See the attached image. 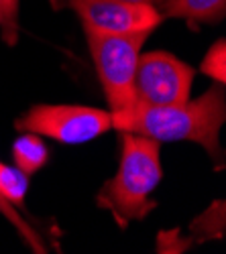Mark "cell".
Wrapping results in <instances>:
<instances>
[{
    "label": "cell",
    "mask_w": 226,
    "mask_h": 254,
    "mask_svg": "<svg viewBox=\"0 0 226 254\" xmlns=\"http://www.w3.org/2000/svg\"><path fill=\"white\" fill-rule=\"evenodd\" d=\"M151 33L129 35H102L86 33L88 47L98 71V79L104 88L110 112H120L135 102L133 79L141 49Z\"/></svg>",
    "instance_id": "cell-3"
},
{
    "label": "cell",
    "mask_w": 226,
    "mask_h": 254,
    "mask_svg": "<svg viewBox=\"0 0 226 254\" xmlns=\"http://www.w3.org/2000/svg\"><path fill=\"white\" fill-rule=\"evenodd\" d=\"M120 165L116 175L98 193V205L108 209L120 226L147 218L155 209L151 199L163 177L159 142L141 134L120 132Z\"/></svg>",
    "instance_id": "cell-2"
},
{
    "label": "cell",
    "mask_w": 226,
    "mask_h": 254,
    "mask_svg": "<svg viewBox=\"0 0 226 254\" xmlns=\"http://www.w3.org/2000/svg\"><path fill=\"white\" fill-rule=\"evenodd\" d=\"M0 33L6 45H14L18 37V0H0Z\"/></svg>",
    "instance_id": "cell-11"
},
{
    "label": "cell",
    "mask_w": 226,
    "mask_h": 254,
    "mask_svg": "<svg viewBox=\"0 0 226 254\" xmlns=\"http://www.w3.org/2000/svg\"><path fill=\"white\" fill-rule=\"evenodd\" d=\"M163 18H186L188 23L216 25L226 16V0H163Z\"/></svg>",
    "instance_id": "cell-7"
},
{
    "label": "cell",
    "mask_w": 226,
    "mask_h": 254,
    "mask_svg": "<svg viewBox=\"0 0 226 254\" xmlns=\"http://www.w3.org/2000/svg\"><path fill=\"white\" fill-rule=\"evenodd\" d=\"M18 132L49 136L64 144H81L94 140L112 128V114L90 106L39 104L16 118Z\"/></svg>",
    "instance_id": "cell-4"
},
{
    "label": "cell",
    "mask_w": 226,
    "mask_h": 254,
    "mask_svg": "<svg viewBox=\"0 0 226 254\" xmlns=\"http://www.w3.org/2000/svg\"><path fill=\"white\" fill-rule=\"evenodd\" d=\"M196 69L165 51L141 53L135 69V104L169 106L190 100Z\"/></svg>",
    "instance_id": "cell-5"
},
{
    "label": "cell",
    "mask_w": 226,
    "mask_h": 254,
    "mask_svg": "<svg viewBox=\"0 0 226 254\" xmlns=\"http://www.w3.org/2000/svg\"><path fill=\"white\" fill-rule=\"evenodd\" d=\"M12 159L18 171H23L27 177H31L47 163V146L43 144L41 136L25 132L12 144Z\"/></svg>",
    "instance_id": "cell-8"
},
{
    "label": "cell",
    "mask_w": 226,
    "mask_h": 254,
    "mask_svg": "<svg viewBox=\"0 0 226 254\" xmlns=\"http://www.w3.org/2000/svg\"><path fill=\"white\" fill-rule=\"evenodd\" d=\"M120 2H131V4H149V6H155L159 10L163 0H120Z\"/></svg>",
    "instance_id": "cell-12"
},
{
    "label": "cell",
    "mask_w": 226,
    "mask_h": 254,
    "mask_svg": "<svg viewBox=\"0 0 226 254\" xmlns=\"http://www.w3.org/2000/svg\"><path fill=\"white\" fill-rule=\"evenodd\" d=\"M112 114V128L153 138L157 142L192 140L202 144L206 153L222 165L220 128L226 120V96L222 83L212 86L196 100L169 106L131 104Z\"/></svg>",
    "instance_id": "cell-1"
},
{
    "label": "cell",
    "mask_w": 226,
    "mask_h": 254,
    "mask_svg": "<svg viewBox=\"0 0 226 254\" xmlns=\"http://www.w3.org/2000/svg\"><path fill=\"white\" fill-rule=\"evenodd\" d=\"M29 189V177L16 167L0 163V199L10 203H23Z\"/></svg>",
    "instance_id": "cell-9"
},
{
    "label": "cell",
    "mask_w": 226,
    "mask_h": 254,
    "mask_svg": "<svg viewBox=\"0 0 226 254\" xmlns=\"http://www.w3.org/2000/svg\"><path fill=\"white\" fill-rule=\"evenodd\" d=\"M68 4L77 12L84 33H151L163 23L161 12L149 4H131L120 0H68Z\"/></svg>",
    "instance_id": "cell-6"
},
{
    "label": "cell",
    "mask_w": 226,
    "mask_h": 254,
    "mask_svg": "<svg viewBox=\"0 0 226 254\" xmlns=\"http://www.w3.org/2000/svg\"><path fill=\"white\" fill-rule=\"evenodd\" d=\"M200 71L224 86V79H226V45H224V39L216 41V43L208 49L206 57L202 59Z\"/></svg>",
    "instance_id": "cell-10"
}]
</instances>
